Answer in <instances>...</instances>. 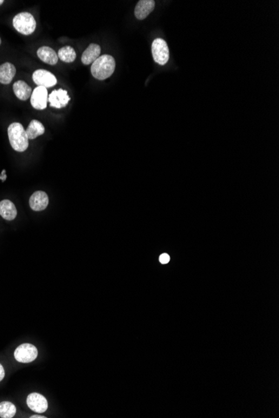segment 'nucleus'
<instances>
[{"label": "nucleus", "instance_id": "obj_10", "mask_svg": "<svg viewBox=\"0 0 279 418\" xmlns=\"http://www.w3.org/2000/svg\"><path fill=\"white\" fill-rule=\"evenodd\" d=\"M49 205V196L44 191H36L30 196L29 207L35 211H42Z\"/></svg>", "mask_w": 279, "mask_h": 418}, {"label": "nucleus", "instance_id": "obj_14", "mask_svg": "<svg viewBox=\"0 0 279 418\" xmlns=\"http://www.w3.org/2000/svg\"><path fill=\"white\" fill-rule=\"evenodd\" d=\"M0 215L6 221H14L17 216L15 204L9 200L0 201Z\"/></svg>", "mask_w": 279, "mask_h": 418}, {"label": "nucleus", "instance_id": "obj_15", "mask_svg": "<svg viewBox=\"0 0 279 418\" xmlns=\"http://www.w3.org/2000/svg\"><path fill=\"white\" fill-rule=\"evenodd\" d=\"M16 74L15 66L13 63H3L0 65V83L3 84H9L15 78Z\"/></svg>", "mask_w": 279, "mask_h": 418}, {"label": "nucleus", "instance_id": "obj_3", "mask_svg": "<svg viewBox=\"0 0 279 418\" xmlns=\"http://www.w3.org/2000/svg\"><path fill=\"white\" fill-rule=\"evenodd\" d=\"M13 26L21 35H30L36 29V21L30 13L22 12L13 19Z\"/></svg>", "mask_w": 279, "mask_h": 418}, {"label": "nucleus", "instance_id": "obj_18", "mask_svg": "<svg viewBox=\"0 0 279 418\" xmlns=\"http://www.w3.org/2000/svg\"><path fill=\"white\" fill-rule=\"evenodd\" d=\"M58 58L64 63H72L76 59V53L71 46H64L59 49Z\"/></svg>", "mask_w": 279, "mask_h": 418}, {"label": "nucleus", "instance_id": "obj_25", "mask_svg": "<svg viewBox=\"0 0 279 418\" xmlns=\"http://www.w3.org/2000/svg\"><path fill=\"white\" fill-rule=\"evenodd\" d=\"M0 44H1V39H0Z\"/></svg>", "mask_w": 279, "mask_h": 418}, {"label": "nucleus", "instance_id": "obj_1", "mask_svg": "<svg viewBox=\"0 0 279 418\" xmlns=\"http://www.w3.org/2000/svg\"><path fill=\"white\" fill-rule=\"evenodd\" d=\"M115 69V59L111 55H101L92 63L91 74L96 80L105 81L113 75Z\"/></svg>", "mask_w": 279, "mask_h": 418}, {"label": "nucleus", "instance_id": "obj_22", "mask_svg": "<svg viewBox=\"0 0 279 418\" xmlns=\"http://www.w3.org/2000/svg\"><path fill=\"white\" fill-rule=\"evenodd\" d=\"M6 178H7V175L5 174V170L3 169V172H2V174L0 175V180L2 181H4L6 180Z\"/></svg>", "mask_w": 279, "mask_h": 418}, {"label": "nucleus", "instance_id": "obj_5", "mask_svg": "<svg viewBox=\"0 0 279 418\" xmlns=\"http://www.w3.org/2000/svg\"><path fill=\"white\" fill-rule=\"evenodd\" d=\"M38 350L32 344L24 343L15 350V358L21 363H29L37 358Z\"/></svg>", "mask_w": 279, "mask_h": 418}, {"label": "nucleus", "instance_id": "obj_13", "mask_svg": "<svg viewBox=\"0 0 279 418\" xmlns=\"http://www.w3.org/2000/svg\"><path fill=\"white\" fill-rule=\"evenodd\" d=\"M37 55L38 57L40 58V60L43 61V63H48L50 65H55L59 61L56 52L51 48L47 47V46H43V47L38 49Z\"/></svg>", "mask_w": 279, "mask_h": 418}, {"label": "nucleus", "instance_id": "obj_12", "mask_svg": "<svg viewBox=\"0 0 279 418\" xmlns=\"http://www.w3.org/2000/svg\"><path fill=\"white\" fill-rule=\"evenodd\" d=\"M101 46L96 43H90L87 49L84 51L81 61L84 64L89 65L95 62L101 56Z\"/></svg>", "mask_w": 279, "mask_h": 418}, {"label": "nucleus", "instance_id": "obj_2", "mask_svg": "<svg viewBox=\"0 0 279 418\" xmlns=\"http://www.w3.org/2000/svg\"><path fill=\"white\" fill-rule=\"evenodd\" d=\"M9 142L15 151L23 152L29 147V138L21 123H12L8 128Z\"/></svg>", "mask_w": 279, "mask_h": 418}, {"label": "nucleus", "instance_id": "obj_19", "mask_svg": "<svg viewBox=\"0 0 279 418\" xmlns=\"http://www.w3.org/2000/svg\"><path fill=\"white\" fill-rule=\"evenodd\" d=\"M16 414V407L9 401H3L0 403V418H12Z\"/></svg>", "mask_w": 279, "mask_h": 418}, {"label": "nucleus", "instance_id": "obj_9", "mask_svg": "<svg viewBox=\"0 0 279 418\" xmlns=\"http://www.w3.org/2000/svg\"><path fill=\"white\" fill-rule=\"evenodd\" d=\"M28 407L35 413H43L48 409L46 398L39 393H31L27 397Z\"/></svg>", "mask_w": 279, "mask_h": 418}, {"label": "nucleus", "instance_id": "obj_16", "mask_svg": "<svg viewBox=\"0 0 279 418\" xmlns=\"http://www.w3.org/2000/svg\"><path fill=\"white\" fill-rule=\"evenodd\" d=\"M13 89L16 97L23 101H27L31 96L33 92L31 87L23 81H16L13 85Z\"/></svg>", "mask_w": 279, "mask_h": 418}, {"label": "nucleus", "instance_id": "obj_20", "mask_svg": "<svg viewBox=\"0 0 279 418\" xmlns=\"http://www.w3.org/2000/svg\"><path fill=\"white\" fill-rule=\"evenodd\" d=\"M159 261L162 264H167L170 261V256L167 254H162L159 258Z\"/></svg>", "mask_w": 279, "mask_h": 418}, {"label": "nucleus", "instance_id": "obj_7", "mask_svg": "<svg viewBox=\"0 0 279 418\" xmlns=\"http://www.w3.org/2000/svg\"><path fill=\"white\" fill-rule=\"evenodd\" d=\"M48 98L49 95H48V90L46 88L38 86L34 89V91L32 92L30 103L35 109L43 110L47 108Z\"/></svg>", "mask_w": 279, "mask_h": 418}, {"label": "nucleus", "instance_id": "obj_8", "mask_svg": "<svg viewBox=\"0 0 279 418\" xmlns=\"http://www.w3.org/2000/svg\"><path fill=\"white\" fill-rule=\"evenodd\" d=\"M69 101L70 97L68 95V91L63 89H55L48 98L49 105L55 109L64 108Z\"/></svg>", "mask_w": 279, "mask_h": 418}, {"label": "nucleus", "instance_id": "obj_21", "mask_svg": "<svg viewBox=\"0 0 279 418\" xmlns=\"http://www.w3.org/2000/svg\"><path fill=\"white\" fill-rule=\"evenodd\" d=\"M4 376H5V372H4L3 366L0 364V381L3 380V378H4Z\"/></svg>", "mask_w": 279, "mask_h": 418}, {"label": "nucleus", "instance_id": "obj_11", "mask_svg": "<svg viewBox=\"0 0 279 418\" xmlns=\"http://www.w3.org/2000/svg\"><path fill=\"white\" fill-rule=\"evenodd\" d=\"M154 0H140L135 9V16L139 21H143L154 10Z\"/></svg>", "mask_w": 279, "mask_h": 418}, {"label": "nucleus", "instance_id": "obj_23", "mask_svg": "<svg viewBox=\"0 0 279 418\" xmlns=\"http://www.w3.org/2000/svg\"><path fill=\"white\" fill-rule=\"evenodd\" d=\"M31 418H45L46 417H43V416H39V415H34L30 417Z\"/></svg>", "mask_w": 279, "mask_h": 418}, {"label": "nucleus", "instance_id": "obj_4", "mask_svg": "<svg viewBox=\"0 0 279 418\" xmlns=\"http://www.w3.org/2000/svg\"><path fill=\"white\" fill-rule=\"evenodd\" d=\"M151 52L155 63L165 65L169 61L170 54L167 43L162 39H155L151 44Z\"/></svg>", "mask_w": 279, "mask_h": 418}, {"label": "nucleus", "instance_id": "obj_17", "mask_svg": "<svg viewBox=\"0 0 279 418\" xmlns=\"http://www.w3.org/2000/svg\"><path fill=\"white\" fill-rule=\"evenodd\" d=\"M25 131L27 136L29 138V140H35L38 136L43 135L44 131H45V129H44V126L43 125V124L41 123V122L36 121V120H33L29 123V126H28V128H27Z\"/></svg>", "mask_w": 279, "mask_h": 418}, {"label": "nucleus", "instance_id": "obj_6", "mask_svg": "<svg viewBox=\"0 0 279 418\" xmlns=\"http://www.w3.org/2000/svg\"><path fill=\"white\" fill-rule=\"evenodd\" d=\"M33 81L34 83L36 84L38 86L44 87V88H51L56 85L57 79L51 72L47 71L45 69H37L33 74Z\"/></svg>", "mask_w": 279, "mask_h": 418}, {"label": "nucleus", "instance_id": "obj_24", "mask_svg": "<svg viewBox=\"0 0 279 418\" xmlns=\"http://www.w3.org/2000/svg\"><path fill=\"white\" fill-rule=\"evenodd\" d=\"M3 3H4V1H3V0H0V6L2 5Z\"/></svg>", "mask_w": 279, "mask_h": 418}]
</instances>
